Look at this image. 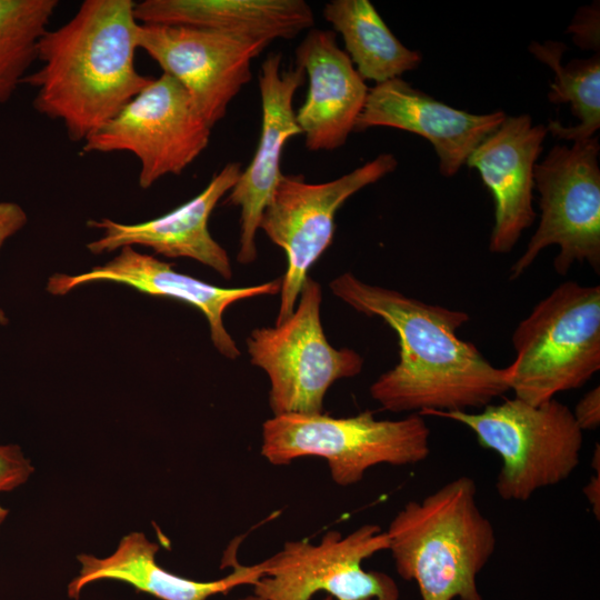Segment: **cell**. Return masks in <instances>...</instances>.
<instances>
[{
    "label": "cell",
    "mask_w": 600,
    "mask_h": 600,
    "mask_svg": "<svg viewBox=\"0 0 600 600\" xmlns=\"http://www.w3.org/2000/svg\"><path fill=\"white\" fill-rule=\"evenodd\" d=\"M430 450V428L419 413L398 420H378L371 411L344 418L284 413L262 424L261 454L268 462L320 457L341 487L358 483L378 464L419 463Z\"/></svg>",
    "instance_id": "6"
},
{
    "label": "cell",
    "mask_w": 600,
    "mask_h": 600,
    "mask_svg": "<svg viewBox=\"0 0 600 600\" xmlns=\"http://www.w3.org/2000/svg\"><path fill=\"white\" fill-rule=\"evenodd\" d=\"M280 53H270L261 63L258 82L261 98V131L256 152L226 203L240 208V238L237 260L250 264L258 256L256 237L262 213L282 177V152L289 139L301 134L296 121L293 98L306 73L296 66L281 69Z\"/></svg>",
    "instance_id": "13"
},
{
    "label": "cell",
    "mask_w": 600,
    "mask_h": 600,
    "mask_svg": "<svg viewBox=\"0 0 600 600\" xmlns=\"http://www.w3.org/2000/svg\"><path fill=\"white\" fill-rule=\"evenodd\" d=\"M571 411L582 431L597 429L600 426V388L588 391Z\"/></svg>",
    "instance_id": "27"
},
{
    "label": "cell",
    "mask_w": 600,
    "mask_h": 600,
    "mask_svg": "<svg viewBox=\"0 0 600 600\" xmlns=\"http://www.w3.org/2000/svg\"><path fill=\"white\" fill-rule=\"evenodd\" d=\"M158 550L159 546L142 532H132L124 536L116 551L106 558L78 556L81 569L68 584V597L78 599L82 589L91 582L118 580L160 600H207L239 586H253L263 573L261 562L242 566L233 560L230 562L233 570L227 577L213 581H196L159 566L156 560Z\"/></svg>",
    "instance_id": "19"
},
{
    "label": "cell",
    "mask_w": 600,
    "mask_h": 600,
    "mask_svg": "<svg viewBox=\"0 0 600 600\" xmlns=\"http://www.w3.org/2000/svg\"><path fill=\"white\" fill-rule=\"evenodd\" d=\"M238 600H266V599H263V598H261V597H259V596H257V594L253 593V594H251V596H247V597L241 598V599H238ZM323 600H336V599L332 598V597H330V596H328V597H326Z\"/></svg>",
    "instance_id": "29"
},
{
    "label": "cell",
    "mask_w": 600,
    "mask_h": 600,
    "mask_svg": "<svg viewBox=\"0 0 600 600\" xmlns=\"http://www.w3.org/2000/svg\"><path fill=\"white\" fill-rule=\"evenodd\" d=\"M32 471L33 467L18 446H0V492L18 488Z\"/></svg>",
    "instance_id": "24"
},
{
    "label": "cell",
    "mask_w": 600,
    "mask_h": 600,
    "mask_svg": "<svg viewBox=\"0 0 600 600\" xmlns=\"http://www.w3.org/2000/svg\"><path fill=\"white\" fill-rule=\"evenodd\" d=\"M57 0H0V104L7 103L37 60Z\"/></svg>",
    "instance_id": "23"
},
{
    "label": "cell",
    "mask_w": 600,
    "mask_h": 600,
    "mask_svg": "<svg viewBox=\"0 0 600 600\" xmlns=\"http://www.w3.org/2000/svg\"><path fill=\"white\" fill-rule=\"evenodd\" d=\"M562 42L532 41L529 51L554 71L548 98L552 103H570L572 113L580 120L577 126L564 127L550 120L547 130L558 139L580 141L593 137L600 128V58L599 52L589 59L573 60L563 66L567 51Z\"/></svg>",
    "instance_id": "22"
},
{
    "label": "cell",
    "mask_w": 600,
    "mask_h": 600,
    "mask_svg": "<svg viewBox=\"0 0 600 600\" xmlns=\"http://www.w3.org/2000/svg\"><path fill=\"white\" fill-rule=\"evenodd\" d=\"M27 223L24 210L14 202L0 201V247ZM7 323V317L0 309V324Z\"/></svg>",
    "instance_id": "26"
},
{
    "label": "cell",
    "mask_w": 600,
    "mask_h": 600,
    "mask_svg": "<svg viewBox=\"0 0 600 600\" xmlns=\"http://www.w3.org/2000/svg\"><path fill=\"white\" fill-rule=\"evenodd\" d=\"M242 172L240 162H229L213 174L207 187L194 198L172 211L134 224L108 218L89 220L88 226L103 231L101 238L87 244L93 254L140 244L169 258L186 257L231 279L229 256L211 236L208 222L217 203L236 184Z\"/></svg>",
    "instance_id": "17"
},
{
    "label": "cell",
    "mask_w": 600,
    "mask_h": 600,
    "mask_svg": "<svg viewBox=\"0 0 600 600\" xmlns=\"http://www.w3.org/2000/svg\"><path fill=\"white\" fill-rule=\"evenodd\" d=\"M509 388L529 404L584 386L600 369V287L566 281L512 334Z\"/></svg>",
    "instance_id": "4"
},
{
    "label": "cell",
    "mask_w": 600,
    "mask_h": 600,
    "mask_svg": "<svg viewBox=\"0 0 600 600\" xmlns=\"http://www.w3.org/2000/svg\"><path fill=\"white\" fill-rule=\"evenodd\" d=\"M329 287L352 309L382 319L397 333L399 361L370 387L382 409L481 410L510 390L507 367H494L472 342L459 338V328L470 319L464 311L366 283L350 272Z\"/></svg>",
    "instance_id": "1"
},
{
    "label": "cell",
    "mask_w": 600,
    "mask_h": 600,
    "mask_svg": "<svg viewBox=\"0 0 600 600\" xmlns=\"http://www.w3.org/2000/svg\"><path fill=\"white\" fill-rule=\"evenodd\" d=\"M547 127L529 114L507 116L472 151L466 164L476 169L494 203L489 240L493 253H508L536 220L532 207L533 168L542 151Z\"/></svg>",
    "instance_id": "15"
},
{
    "label": "cell",
    "mask_w": 600,
    "mask_h": 600,
    "mask_svg": "<svg viewBox=\"0 0 600 600\" xmlns=\"http://www.w3.org/2000/svg\"><path fill=\"white\" fill-rule=\"evenodd\" d=\"M388 547L387 532L372 523L346 537L329 531L318 544L288 541L261 561L263 573L253 593L266 600H310L319 591L336 600H399L390 576L362 568V561Z\"/></svg>",
    "instance_id": "11"
},
{
    "label": "cell",
    "mask_w": 600,
    "mask_h": 600,
    "mask_svg": "<svg viewBox=\"0 0 600 600\" xmlns=\"http://www.w3.org/2000/svg\"><path fill=\"white\" fill-rule=\"evenodd\" d=\"M211 130L183 86L162 72L83 141L82 151L132 153L140 162L139 186L148 189L182 173L206 150Z\"/></svg>",
    "instance_id": "10"
},
{
    "label": "cell",
    "mask_w": 600,
    "mask_h": 600,
    "mask_svg": "<svg viewBox=\"0 0 600 600\" xmlns=\"http://www.w3.org/2000/svg\"><path fill=\"white\" fill-rule=\"evenodd\" d=\"M421 416L468 427L502 466L496 491L506 501H527L538 490L567 480L580 463L583 436L569 407L556 399L539 406L518 398L478 412L428 410Z\"/></svg>",
    "instance_id": "5"
},
{
    "label": "cell",
    "mask_w": 600,
    "mask_h": 600,
    "mask_svg": "<svg viewBox=\"0 0 600 600\" xmlns=\"http://www.w3.org/2000/svg\"><path fill=\"white\" fill-rule=\"evenodd\" d=\"M298 299L289 318L257 328L247 339L250 362L269 377L273 416L322 413L329 388L359 374L363 367L358 352L329 343L320 318L321 286L308 277Z\"/></svg>",
    "instance_id": "7"
},
{
    "label": "cell",
    "mask_w": 600,
    "mask_h": 600,
    "mask_svg": "<svg viewBox=\"0 0 600 600\" xmlns=\"http://www.w3.org/2000/svg\"><path fill=\"white\" fill-rule=\"evenodd\" d=\"M583 493L592 507L593 514L599 520L600 517V472L592 476L583 487Z\"/></svg>",
    "instance_id": "28"
},
{
    "label": "cell",
    "mask_w": 600,
    "mask_h": 600,
    "mask_svg": "<svg viewBox=\"0 0 600 600\" xmlns=\"http://www.w3.org/2000/svg\"><path fill=\"white\" fill-rule=\"evenodd\" d=\"M506 117L501 110L474 114L452 108L394 78L369 89L353 131L389 127L419 134L433 146L440 173L452 177Z\"/></svg>",
    "instance_id": "14"
},
{
    "label": "cell",
    "mask_w": 600,
    "mask_h": 600,
    "mask_svg": "<svg viewBox=\"0 0 600 600\" xmlns=\"http://www.w3.org/2000/svg\"><path fill=\"white\" fill-rule=\"evenodd\" d=\"M93 281L122 283L148 294L180 300L196 307L208 320L213 346L231 360L240 356V350L224 328L222 317L226 309L244 299L277 294L281 288V279L242 288L217 287L180 273L171 264L127 246L111 261L88 272L78 276L53 274L47 289L52 294H64L80 284Z\"/></svg>",
    "instance_id": "16"
},
{
    "label": "cell",
    "mask_w": 600,
    "mask_h": 600,
    "mask_svg": "<svg viewBox=\"0 0 600 600\" xmlns=\"http://www.w3.org/2000/svg\"><path fill=\"white\" fill-rule=\"evenodd\" d=\"M8 516V509L0 506V527L3 523L4 519Z\"/></svg>",
    "instance_id": "30"
},
{
    "label": "cell",
    "mask_w": 600,
    "mask_h": 600,
    "mask_svg": "<svg viewBox=\"0 0 600 600\" xmlns=\"http://www.w3.org/2000/svg\"><path fill=\"white\" fill-rule=\"evenodd\" d=\"M132 0H86L61 27L39 40L42 66L22 83L36 89L33 108L62 122L83 142L151 81L134 64L139 22Z\"/></svg>",
    "instance_id": "2"
},
{
    "label": "cell",
    "mask_w": 600,
    "mask_h": 600,
    "mask_svg": "<svg viewBox=\"0 0 600 600\" xmlns=\"http://www.w3.org/2000/svg\"><path fill=\"white\" fill-rule=\"evenodd\" d=\"M322 16L341 34L346 53L363 80L381 83L421 63V53L402 44L368 0L329 1Z\"/></svg>",
    "instance_id": "21"
},
{
    "label": "cell",
    "mask_w": 600,
    "mask_h": 600,
    "mask_svg": "<svg viewBox=\"0 0 600 600\" xmlns=\"http://www.w3.org/2000/svg\"><path fill=\"white\" fill-rule=\"evenodd\" d=\"M137 41L163 73L183 86L210 127L224 118L230 102L252 78L251 61L270 44L244 34L143 23Z\"/></svg>",
    "instance_id": "12"
},
{
    "label": "cell",
    "mask_w": 600,
    "mask_h": 600,
    "mask_svg": "<svg viewBox=\"0 0 600 600\" xmlns=\"http://www.w3.org/2000/svg\"><path fill=\"white\" fill-rule=\"evenodd\" d=\"M600 144L598 137L554 146L533 168L541 217L527 249L511 266L510 279L519 278L539 253L550 246L559 252L554 270L566 276L573 263L587 262L600 270Z\"/></svg>",
    "instance_id": "8"
},
{
    "label": "cell",
    "mask_w": 600,
    "mask_h": 600,
    "mask_svg": "<svg viewBox=\"0 0 600 600\" xmlns=\"http://www.w3.org/2000/svg\"><path fill=\"white\" fill-rule=\"evenodd\" d=\"M134 17L143 24L186 26L261 38H296L314 23L303 0H143Z\"/></svg>",
    "instance_id": "20"
},
{
    "label": "cell",
    "mask_w": 600,
    "mask_h": 600,
    "mask_svg": "<svg viewBox=\"0 0 600 600\" xmlns=\"http://www.w3.org/2000/svg\"><path fill=\"white\" fill-rule=\"evenodd\" d=\"M397 167L393 154L381 153L328 182L311 183L301 174H282L259 227L287 257L276 324L292 314L309 270L331 244L339 208Z\"/></svg>",
    "instance_id": "9"
},
{
    "label": "cell",
    "mask_w": 600,
    "mask_h": 600,
    "mask_svg": "<svg viewBox=\"0 0 600 600\" xmlns=\"http://www.w3.org/2000/svg\"><path fill=\"white\" fill-rule=\"evenodd\" d=\"M296 63L309 79L296 121L310 151L336 150L353 131L369 91L336 32L310 29L296 49Z\"/></svg>",
    "instance_id": "18"
},
{
    "label": "cell",
    "mask_w": 600,
    "mask_h": 600,
    "mask_svg": "<svg viewBox=\"0 0 600 600\" xmlns=\"http://www.w3.org/2000/svg\"><path fill=\"white\" fill-rule=\"evenodd\" d=\"M599 2L581 7L577 12L568 31L573 33V41L582 49H592L599 52Z\"/></svg>",
    "instance_id": "25"
},
{
    "label": "cell",
    "mask_w": 600,
    "mask_h": 600,
    "mask_svg": "<svg viewBox=\"0 0 600 600\" xmlns=\"http://www.w3.org/2000/svg\"><path fill=\"white\" fill-rule=\"evenodd\" d=\"M476 496L474 480L458 477L407 502L386 530L398 574L417 582L422 600H483L477 576L497 538Z\"/></svg>",
    "instance_id": "3"
}]
</instances>
